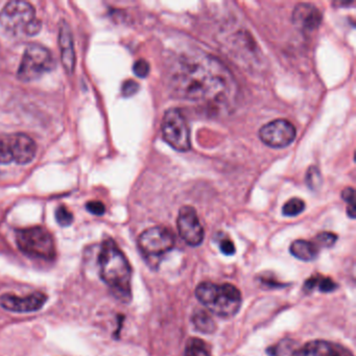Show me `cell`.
<instances>
[{"label":"cell","mask_w":356,"mask_h":356,"mask_svg":"<svg viewBox=\"0 0 356 356\" xmlns=\"http://www.w3.org/2000/svg\"><path fill=\"white\" fill-rule=\"evenodd\" d=\"M168 86L174 96L214 107H227L235 99L232 73L216 58L202 51L183 54L170 65Z\"/></svg>","instance_id":"1"},{"label":"cell","mask_w":356,"mask_h":356,"mask_svg":"<svg viewBox=\"0 0 356 356\" xmlns=\"http://www.w3.org/2000/svg\"><path fill=\"white\" fill-rule=\"evenodd\" d=\"M316 246L324 247V248H331L337 241V235L331 232H321L315 237Z\"/></svg>","instance_id":"24"},{"label":"cell","mask_w":356,"mask_h":356,"mask_svg":"<svg viewBox=\"0 0 356 356\" xmlns=\"http://www.w3.org/2000/svg\"><path fill=\"white\" fill-rule=\"evenodd\" d=\"M133 71L139 77H146L150 72V65L146 60L140 59L135 62L133 66Z\"/></svg>","instance_id":"25"},{"label":"cell","mask_w":356,"mask_h":356,"mask_svg":"<svg viewBox=\"0 0 356 356\" xmlns=\"http://www.w3.org/2000/svg\"><path fill=\"white\" fill-rule=\"evenodd\" d=\"M219 249H220L221 253L227 255V256L234 255L235 252H236V249H235V246H234L233 242L230 241V240H228V239H225V240H221V241H220V243H219Z\"/></svg>","instance_id":"28"},{"label":"cell","mask_w":356,"mask_h":356,"mask_svg":"<svg viewBox=\"0 0 356 356\" xmlns=\"http://www.w3.org/2000/svg\"><path fill=\"white\" fill-rule=\"evenodd\" d=\"M59 46L61 49V59L64 68L68 73H72L75 66V52L69 25L65 21H63L60 26Z\"/></svg>","instance_id":"15"},{"label":"cell","mask_w":356,"mask_h":356,"mask_svg":"<svg viewBox=\"0 0 356 356\" xmlns=\"http://www.w3.org/2000/svg\"><path fill=\"white\" fill-rule=\"evenodd\" d=\"M294 356H353L352 352L336 342L328 340H310L299 347Z\"/></svg>","instance_id":"13"},{"label":"cell","mask_w":356,"mask_h":356,"mask_svg":"<svg viewBox=\"0 0 356 356\" xmlns=\"http://www.w3.org/2000/svg\"><path fill=\"white\" fill-rule=\"evenodd\" d=\"M36 152V142L29 135L16 133L0 136V164H29L34 160Z\"/></svg>","instance_id":"7"},{"label":"cell","mask_w":356,"mask_h":356,"mask_svg":"<svg viewBox=\"0 0 356 356\" xmlns=\"http://www.w3.org/2000/svg\"><path fill=\"white\" fill-rule=\"evenodd\" d=\"M56 219L60 226L68 227L73 221V214L67 207L60 206L56 210Z\"/></svg>","instance_id":"22"},{"label":"cell","mask_w":356,"mask_h":356,"mask_svg":"<svg viewBox=\"0 0 356 356\" xmlns=\"http://www.w3.org/2000/svg\"><path fill=\"white\" fill-rule=\"evenodd\" d=\"M293 21L297 28L303 32H313L322 23L320 10L311 4H299L295 7Z\"/></svg>","instance_id":"14"},{"label":"cell","mask_w":356,"mask_h":356,"mask_svg":"<svg viewBox=\"0 0 356 356\" xmlns=\"http://www.w3.org/2000/svg\"><path fill=\"white\" fill-rule=\"evenodd\" d=\"M184 356H212V353L205 340L197 337H190L186 342Z\"/></svg>","instance_id":"20"},{"label":"cell","mask_w":356,"mask_h":356,"mask_svg":"<svg viewBox=\"0 0 356 356\" xmlns=\"http://www.w3.org/2000/svg\"><path fill=\"white\" fill-rule=\"evenodd\" d=\"M138 90H139V85H138V83H136L133 80H129V81L125 82L123 85V88H122L124 96H127V97L134 95L135 93H137Z\"/></svg>","instance_id":"26"},{"label":"cell","mask_w":356,"mask_h":356,"mask_svg":"<svg viewBox=\"0 0 356 356\" xmlns=\"http://www.w3.org/2000/svg\"><path fill=\"white\" fill-rule=\"evenodd\" d=\"M161 130L164 140L178 152L190 150V132L182 112L179 109H168L162 118Z\"/></svg>","instance_id":"9"},{"label":"cell","mask_w":356,"mask_h":356,"mask_svg":"<svg viewBox=\"0 0 356 356\" xmlns=\"http://www.w3.org/2000/svg\"><path fill=\"white\" fill-rule=\"evenodd\" d=\"M16 242L20 251L33 258L51 261L57 251L51 234L43 227L36 226L16 231Z\"/></svg>","instance_id":"5"},{"label":"cell","mask_w":356,"mask_h":356,"mask_svg":"<svg viewBox=\"0 0 356 356\" xmlns=\"http://www.w3.org/2000/svg\"><path fill=\"white\" fill-rule=\"evenodd\" d=\"M175 236L165 227L157 226L143 231L138 237V248L142 256L150 263L156 262L175 247Z\"/></svg>","instance_id":"8"},{"label":"cell","mask_w":356,"mask_h":356,"mask_svg":"<svg viewBox=\"0 0 356 356\" xmlns=\"http://www.w3.org/2000/svg\"><path fill=\"white\" fill-rule=\"evenodd\" d=\"M289 252L291 254L298 258L301 261H313L319 256L320 249L316 244L304 240L295 241L291 247H289Z\"/></svg>","instance_id":"16"},{"label":"cell","mask_w":356,"mask_h":356,"mask_svg":"<svg viewBox=\"0 0 356 356\" xmlns=\"http://www.w3.org/2000/svg\"><path fill=\"white\" fill-rule=\"evenodd\" d=\"M86 208L90 213L95 215H102L105 211V207L101 202L91 201L86 204Z\"/></svg>","instance_id":"27"},{"label":"cell","mask_w":356,"mask_h":356,"mask_svg":"<svg viewBox=\"0 0 356 356\" xmlns=\"http://www.w3.org/2000/svg\"><path fill=\"white\" fill-rule=\"evenodd\" d=\"M101 280L123 303L132 301V268L122 250L109 239L102 242L98 255Z\"/></svg>","instance_id":"2"},{"label":"cell","mask_w":356,"mask_h":356,"mask_svg":"<svg viewBox=\"0 0 356 356\" xmlns=\"http://www.w3.org/2000/svg\"><path fill=\"white\" fill-rule=\"evenodd\" d=\"M295 126L286 120H276L263 126L259 131L261 141L270 148L282 149L296 138Z\"/></svg>","instance_id":"10"},{"label":"cell","mask_w":356,"mask_h":356,"mask_svg":"<svg viewBox=\"0 0 356 356\" xmlns=\"http://www.w3.org/2000/svg\"><path fill=\"white\" fill-rule=\"evenodd\" d=\"M195 296L210 312L225 319L240 311L243 301L240 289L230 283L202 282L195 288Z\"/></svg>","instance_id":"3"},{"label":"cell","mask_w":356,"mask_h":356,"mask_svg":"<svg viewBox=\"0 0 356 356\" xmlns=\"http://www.w3.org/2000/svg\"><path fill=\"white\" fill-rule=\"evenodd\" d=\"M55 67L56 61L46 47L36 43L30 44L23 52L17 76L22 82H32Z\"/></svg>","instance_id":"6"},{"label":"cell","mask_w":356,"mask_h":356,"mask_svg":"<svg viewBox=\"0 0 356 356\" xmlns=\"http://www.w3.org/2000/svg\"><path fill=\"white\" fill-rule=\"evenodd\" d=\"M177 227L181 239L187 245L197 247L203 243L204 229L193 207L183 206L179 210Z\"/></svg>","instance_id":"11"},{"label":"cell","mask_w":356,"mask_h":356,"mask_svg":"<svg viewBox=\"0 0 356 356\" xmlns=\"http://www.w3.org/2000/svg\"><path fill=\"white\" fill-rule=\"evenodd\" d=\"M191 321L196 330L202 333L211 334L216 330V324L212 316L205 310L200 309L195 311L192 315Z\"/></svg>","instance_id":"18"},{"label":"cell","mask_w":356,"mask_h":356,"mask_svg":"<svg viewBox=\"0 0 356 356\" xmlns=\"http://www.w3.org/2000/svg\"><path fill=\"white\" fill-rule=\"evenodd\" d=\"M305 180H306L307 185L312 190L319 188L321 186V183H322V177H321L320 170L315 166H310L306 173Z\"/></svg>","instance_id":"23"},{"label":"cell","mask_w":356,"mask_h":356,"mask_svg":"<svg viewBox=\"0 0 356 356\" xmlns=\"http://www.w3.org/2000/svg\"><path fill=\"white\" fill-rule=\"evenodd\" d=\"M337 288V284L328 277H324L321 275H315L308 278L303 285V289L306 293L312 292L313 289H319L322 293H331Z\"/></svg>","instance_id":"17"},{"label":"cell","mask_w":356,"mask_h":356,"mask_svg":"<svg viewBox=\"0 0 356 356\" xmlns=\"http://www.w3.org/2000/svg\"><path fill=\"white\" fill-rule=\"evenodd\" d=\"M304 209H305L304 201L298 199V197H294V199H291L284 204L282 208V212L283 215L285 216L293 217L302 213L303 211H304Z\"/></svg>","instance_id":"21"},{"label":"cell","mask_w":356,"mask_h":356,"mask_svg":"<svg viewBox=\"0 0 356 356\" xmlns=\"http://www.w3.org/2000/svg\"><path fill=\"white\" fill-rule=\"evenodd\" d=\"M0 25L13 34L35 36L41 31V21L36 17L35 8L26 2L8 3L0 12Z\"/></svg>","instance_id":"4"},{"label":"cell","mask_w":356,"mask_h":356,"mask_svg":"<svg viewBox=\"0 0 356 356\" xmlns=\"http://www.w3.org/2000/svg\"><path fill=\"white\" fill-rule=\"evenodd\" d=\"M299 349V342L293 338H284L271 346L267 352L270 356H294Z\"/></svg>","instance_id":"19"},{"label":"cell","mask_w":356,"mask_h":356,"mask_svg":"<svg viewBox=\"0 0 356 356\" xmlns=\"http://www.w3.org/2000/svg\"><path fill=\"white\" fill-rule=\"evenodd\" d=\"M47 300V295L41 292H35L23 298L12 294H5L0 296V305L11 312L28 313L40 310Z\"/></svg>","instance_id":"12"},{"label":"cell","mask_w":356,"mask_h":356,"mask_svg":"<svg viewBox=\"0 0 356 356\" xmlns=\"http://www.w3.org/2000/svg\"><path fill=\"white\" fill-rule=\"evenodd\" d=\"M341 197L344 199V201L346 203H348L349 205H355L354 204V200H355V194H354V189L351 187H347L344 189L341 193Z\"/></svg>","instance_id":"29"}]
</instances>
